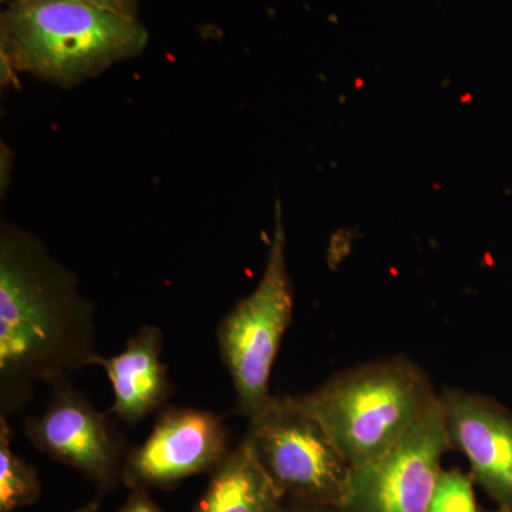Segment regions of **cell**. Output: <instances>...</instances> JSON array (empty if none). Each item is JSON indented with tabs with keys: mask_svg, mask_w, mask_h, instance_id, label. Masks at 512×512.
<instances>
[{
	"mask_svg": "<svg viewBox=\"0 0 512 512\" xmlns=\"http://www.w3.org/2000/svg\"><path fill=\"white\" fill-rule=\"evenodd\" d=\"M96 308L76 275L35 234L0 225V414L20 412L37 383L50 387L99 365Z\"/></svg>",
	"mask_w": 512,
	"mask_h": 512,
	"instance_id": "6da1fadb",
	"label": "cell"
},
{
	"mask_svg": "<svg viewBox=\"0 0 512 512\" xmlns=\"http://www.w3.org/2000/svg\"><path fill=\"white\" fill-rule=\"evenodd\" d=\"M150 40L140 18L83 0H2L3 69L69 90L140 56Z\"/></svg>",
	"mask_w": 512,
	"mask_h": 512,
	"instance_id": "7a4b0ae2",
	"label": "cell"
},
{
	"mask_svg": "<svg viewBox=\"0 0 512 512\" xmlns=\"http://www.w3.org/2000/svg\"><path fill=\"white\" fill-rule=\"evenodd\" d=\"M292 397L357 470L392 451L439 396L421 367L396 356L346 370Z\"/></svg>",
	"mask_w": 512,
	"mask_h": 512,
	"instance_id": "3957f363",
	"label": "cell"
},
{
	"mask_svg": "<svg viewBox=\"0 0 512 512\" xmlns=\"http://www.w3.org/2000/svg\"><path fill=\"white\" fill-rule=\"evenodd\" d=\"M293 291L286 264L281 204L275 205L274 231L264 274L218 326L221 359L237 396V413L256 419L271 406V375L282 339L292 322Z\"/></svg>",
	"mask_w": 512,
	"mask_h": 512,
	"instance_id": "277c9868",
	"label": "cell"
},
{
	"mask_svg": "<svg viewBox=\"0 0 512 512\" xmlns=\"http://www.w3.org/2000/svg\"><path fill=\"white\" fill-rule=\"evenodd\" d=\"M245 437L284 495L342 507L353 470L292 396H275L261 416L249 421Z\"/></svg>",
	"mask_w": 512,
	"mask_h": 512,
	"instance_id": "5b68a950",
	"label": "cell"
},
{
	"mask_svg": "<svg viewBox=\"0 0 512 512\" xmlns=\"http://www.w3.org/2000/svg\"><path fill=\"white\" fill-rule=\"evenodd\" d=\"M448 443L440 396L392 451L352 471L343 512H427Z\"/></svg>",
	"mask_w": 512,
	"mask_h": 512,
	"instance_id": "8992f818",
	"label": "cell"
},
{
	"mask_svg": "<svg viewBox=\"0 0 512 512\" xmlns=\"http://www.w3.org/2000/svg\"><path fill=\"white\" fill-rule=\"evenodd\" d=\"M229 430L217 414L192 407H167L148 439L131 450L123 477L130 487H167L214 471L228 456Z\"/></svg>",
	"mask_w": 512,
	"mask_h": 512,
	"instance_id": "52a82bcc",
	"label": "cell"
},
{
	"mask_svg": "<svg viewBox=\"0 0 512 512\" xmlns=\"http://www.w3.org/2000/svg\"><path fill=\"white\" fill-rule=\"evenodd\" d=\"M110 417L97 412L66 379L52 386V400L45 412L26 420L25 436L47 457L80 471L94 483L110 485L124 450L123 437Z\"/></svg>",
	"mask_w": 512,
	"mask_h": 512,
	"instance_id": "ba28073f",
	"label": "cell"
},
{
	"mask_svg": "<svg viewBox=\"0 0 512 512\" xmlns=\"http://www.w3.org/2000/svg\"><path fill=\"white\" fill-rule=\"evenodd\" d=\"M440 399L450 447L463 451L478 483L512 511V413L464 390H444Z\"/></svg>",
	"mask_w": 512,
	"mask_h": 512,
	"instance_id": "9c48e42d",
	"label": "cell"
},
{
	"mask_svg": "<svg viewBox=\"0 0 512 512\" xmlns=\"http://www.w3.org/2000/svg\"><path fill=\"white\" fill-rule=\"evenodd\" d=\"M163 332L154 325H144L127 340L119 355L100 356L99 365L106 370L113 386L114 402L109 410L127 426H136L150 414L163 410L174 392L167 365L161 359Z\"/></svg>",
	"mask_w": 512,
	"mask_h": 512,
	"instance_id": "30bf717a",
	"label": "cell"
},
{
	"mask_svg": "<svg viewBox=\"0 0 512 512\" xmlns=\"http://www.w3.org/2000/svg\"><path fill=\"white\" fill-rule=\"evenodd\" d=\"M282 498L284 493L244 437L212 471L194 512H284Z\"/></svg>",
	"mask_w": 512,
	"mask_h": 512,
	"instance_id": "8fae6325",
	"label": "cell"
},
{
	"mask_svg": "<svg viewBox=\"0 0 512 512\" xmlns=\"http://www.w3.org/2000/svg\"><path fill=\"white\" fill-rule=\"evenodd\" d=\"M37 471L12 450L8 416L0 414V512H13L39 500Z\"/></svg>",
	"mask_w": 512,
	"mask_h": 512,
	"instance_id": "7c38bea8",
	"label": "cell"
},
{
	"mask_svg": "<svg viewBox=\"0 0 512 512\" xmlns=\"http://www.w3.org/2000/svg\"><path fill=\"white\" fill-rule=\"evenodd\" d=\"M427 512H478L470 478L460 471H440Z\"/></svg>",
	"mask_w": 512,
	"mask_h": 512,
	"instance_id": "4fadbf2b",
	"label": "cell"
},
{
	"mask_svg": "<svg viewBox=\"0 0 512 512\" xmlns=\"http://www.w3.org/2000/svg\"><path fill=\"white\" fill-rule=\"evenodd\" d=\"M83 2L93 3L100 8L113 10L130 18H138V12H140V0H83Z\"/></svg>",
	"mask_w": 512,
	"mask_h": 512,
	"instance_id": "5bb4252c",
	"label": "cell"
},
{
	"mask_svg": "<svg viewBox=\"0 0 512 512\" xmlns=\"http://www.w3.org/2000/svg\"><path fill=\"white\" fill-rule=\"evenodd\" d=\"M119 512H164L146 493L138 488Z\"/></svg>",
	"mask_w": 512,
	"mask_h": 512,
	"instance_id": "9a60e30c",
	"label": "cell"
},
{
	"mask_svg": "<svg viewBox=\"0 0 512 512\" xmlns=\"http://www.w3.org/2000/svg\"><path fill=\"white\" fill-rule=\"evenodd\" d=\"M73 512H99V504L90 503V504L84 505V507L79 508V510H76Z\"/></svg>",
	"mask_w": 512,
	"mask_h": 512,
	"instance_id": "2e32d148",
	"label": "cell"
},
{
	"mask_svg": "<svg viewBox=\"0 0 512 512\" xmlns=\"http://www.w3.org/2000/svg\"><path fill=\"white\" fill-rule=\"evenodd\" d=\"M503 512H508V511H503Z\"/></svg>",
	"mask_w": 512,
	"mask_h": 512,
	"instance_id": "e0dca14e",
	"label": "cell"
}]
</instances>
